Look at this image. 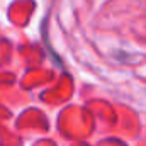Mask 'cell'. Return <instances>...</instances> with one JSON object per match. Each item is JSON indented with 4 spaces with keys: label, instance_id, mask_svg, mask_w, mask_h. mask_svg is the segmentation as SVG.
Wrapping results in <instances>:
<instances>
[]
</instances>
